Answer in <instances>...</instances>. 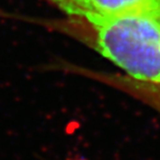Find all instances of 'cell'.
I'll return each mask as SVG.
<instances>
[{
  "label": "cell",
  "instance_id": "1",
  "mask_svg": "<svg viewBox=\"0 0 160 160\" xmlns=\"http://www.w3.org/2000/svg\"><path fill=\"white\" fill-rule=\"evenodd\" d=\"M56 27L133 79L160 83V23L126 17H65Z\"/></svg>",
  "mask_w": 160,
  "mask_h": 160
},
{
  "label": "cell",
  "instance_id": "2",
  "mask_svg": "<svg viewBox=\"0 0 160 160\" xmlns=\"http://www.w3.org/2000/svg\"><path fill=\"white\" fill-rule=\"evenodd\" d=\"M65 17H126L160 23V0H46Z\"/></svg>",
  "mask_w": 160,
  "mask_h": 160
},
{
  "label": "cell",
  "instance_id": "3",
  "mask_svg": "<svg viewBox=\"0 0 160 160\" xmlns=\"http://www.w3.org/2000/svg\"><path fill=\"white\" fill-rule=\"evenodd\" d=\"M88 73L93 75L95 79L142 102L160 115V83L141 81L123 73H106L100 71Z\"/></svg>",
  "mask_w": 160,
  "mask_h": 160
}]
</instances>
